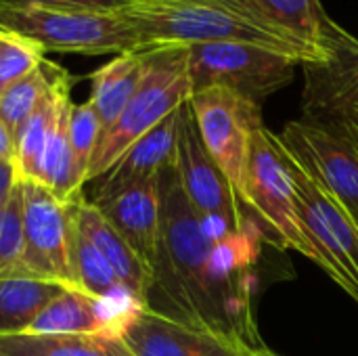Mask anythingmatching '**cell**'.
Masks as SVG:
<instances>
[{"mask_svg":"<svg viewBox=\"0 0 358 356\" xmlns=\"http://www.w3.org/2000/svg\"><path fill=\"white\" fill-rule=\"evenodd\" d=\"M159 193L162 233L149 292L157 304L149 308L245 350H264L252 308V269L264 231L235 233L206 222L189 204L176 166L159 174Z\"/></svg>","mask_w":358,"mask_h":356,"instance_id":"6da1fadb","label":"cell"},{"mask_svg":"<svg viewBox=\"0 0 358 356\" xmlns=\"http://www.w3.org/2000/svg\"><path fill=\"white\" fill-rule=\"evenodd\" d=\"M120 13L136 29L145 48L159 44L252 42L294 55L302 63L321 61L315 50L254 10L199 0H132Z\"/></svg>","mask_w":358,"mask_h":356,"instance_id":"7a4b0ae2","label":"cell"},{"mask_svg":"<svg viewBox=\"0 0 358 356\" xmlns=\"http://www.w3.org/2000/svg\"><path fill=\"white\" fill-rule=\"evenodd\" d=\"M189 46L159 44L145 48V69L136 92L120 120L99 141L88 168V180L103 176L149 130L191 99Z\"/></svg>","mask_w":358,"mask_h":356,"instance_id":"3957f363","label":"cell"},{"mask_svg":"<svg viewBox=\"0 0 358 356\" xmlns=\"http://www.w3.org/2000/svg\"><path fill=\"white\" fill-rule=\"evenodd\" d=\"M0 31L21 36L42 52L124 55L145 50L136 29L120 10L0 8Z\"/></svg>","mask_w":358,"mask_h":356,"instance_id":"277c9868","label":"cell"},{"mask_svg":"<svg viewBox=\"0 0 358 356\" xmlns=\"http://www.w3.org/2000/svg\"><path fill=\"white\" fill-rule=\"evenodd\" d=\"M239 197L243 206L262 222L264 233L273 235V243L296 250L313 262H319L317 250L300 220L298 197L285 151L277 134L266 126H260L252 134L250 157Z\"/></svg>","mask_w":358,"mask_h":356,"instance_id":"5b68a950","label":"cell"},{"mask_svg":"<svg viewBox=\"0 0 358 356\" xmlns=\"http://www.w3.org/2000/svg\"><path fill=\"white\" fill-rule=\"evenodd\" d=\"M298 67H302L298 57L252 42H201L189 46L193 92L224 86L256 105L285 88Z\"/></svg>","mask_w":358,"mask_h":356,"instance_id":"8992f818","label":"cell"},{"mask_svg":"<svg viewBox=\"0 0 358 356\" xmlns=\"http://www.w3.org/2000/svg\"><path fill=\"white\" fill-rule=\"evenodd\" d=\"M277 138L302 172L358 227V136L300 118L285 124Z\"/></svg>","mask_w":358,"mask_h":356,"instance_id":"52a82bcc","label":"cell"},{"mask_svg":"<svg viewBox=\"0 0 358 356\" xmlns=\"http://www.w3.org/2000/svg\"><path fill=\"white\" fill-rule=\"evenodd\" d=\"M176 174L189 204L206 222L235 233L258 229L250 214H245L243 206H239L241 197L235 187L206 149L189 101L180 107Z\"/></svg>","mask_w":358,"mask_h":356,"instance_id":"ba28073f","label":"cell"},{"mask_svg":"<svg viewBox=\"0 0 358 356\" xmlns=\"http://www.w3.org/2000/svg\"><path fill=\"white\" fill-rule=\"evenodd\" d=\"M285 157L298 197L302 227L319 256L317 264L358 304V227L287 153Z\"/></svg>","mask_w":358,"mask_h":356,"instance_id":"9c48e42d","label":"cell"},{"mask_svg":"<svg viewBox=\"0 0 358 356\" xmlns=\"http://www.w3.org/2000/svg\"><path fill=\"white\" fill-rule=\"evenodd\" d=\"M73 212L42 183L23 178V273L78 290L73 275Z\"/></svg>","mask_w":358,"mask_h":356,"instance_id":"30bf717a","label":"cell"},{"mask_svg":"<svg viewBox=\"0 0 358 356\" xmlns=\"http://www.w3.org/2000/svg\"><path fill=\"white\" fill-rule=\"evenodd\" d=\"M189 107L206 149L239 195L245 178L252 134L264 126L260 105L224 86H210L193 92Z\"/></svg>","mask_w":358,"mask_h":356,"instance_id":"8fae6325","label":"cell"},{"mask_svg":"<svg viewBox=\"0 0 358 356\" xmlns=\"http://www.w3.org/2000/svg\"><path fill=\"white\" fill-rule=\"evenodd\" d=\"M306 120L358 136V38L346 31L321 61L302 63Z\"/></svg>","mask_w":358,"mask_h":356,"instance_id":"7c38bea8","label":"cell"},{"mask_svg":"<svg viewBox=\"0 0 358 356\" xmlns=\"http://www.w3.org/2000/svg\"><path fill=\"white\" fill-rule=\"evenodd\" d=\"M120 340L132 356H254L212 332L191 327L155 313L149 306L134 308L124 327Z\"/></svg>","mask_w":358,"mask_h":356,"instance_id":"4fadbf2b","label":"cell"},{"mask_svg":"<svg viewBox=\"0 0 358 356\" xmlns=\"http://www.w3.org/2000/svg\"><path fill=\"white\" fill-rule=\"evenodd\" d=\"M94 206L153 273L162 233L159 176L130 185Z\"/></svg>","mask_w":358,"mask_h":356,"instance_id":"5bb4252c","label":"cell"},{"mask_svg":"<svg viewBox=\"0 0 358 356\" xmlns=\"http://www.w3.org/2000/svg\"><path fill=\"white\" fill-rule=\"evenodd\" d=\"M178 130H180V109H176L172 115L159 122L153 130L141 136L111 166V170L103 174V183L96 189L92 204L105 201L111 195L141 180L157 178L166 168L176 166Z\"/></svg>","mask_w":358,"mask_h":356,"instance_id":"9a60e30c","label":"cell"},{"mask_svg":"<svg viewBox=\"0 0 358 356\" xmlns=\"http://www.w3.org/2000/svg\"><path fill=\"white\" fill-rule=\"evenodd\" d=\"M71 210L78 227L86 233V237L109 262L124 292L141 306H147L151 281H153L151 269L134 254V250L109 225V220L99 212L94 204L80 199L78 204H71Z\"/></svg>","mask_w":358,"mask_h":356,"instance_id":"2e32d148","label":"cell"},{"mask_svg":"<svg viewBox=\"0 0 358 356\" xmlns=\"http://www.w3.org/2000/svg\"><path fill=\"white\" fill-rule=\"evenodd\" d=\"M260 17L277 25L285 34L300 40L325 59L331 46L346 34L319 0H245Z\"/></svg>","mask_w":358,"mask_h":356,"instance_id":"e0dca14e","label":"cell"},{"mask_svg":"<svg viewBox=\"0 0 358 356\" xmlns=\"http://www.w3.org/2000/svg\"><path fill=\"white\" fill-rule=\"evenodd\" d=\"M145 69V50L115 55L113 61L92 73L90 105L101 122V138L120 120L132 94L136 92Z\"/></svg>","mask_w":358,"mask_h":356,"instance_id":"ac0fdd59","label":"cell"},{"mask_svg":"<svg viewBox=\"0 0 358 356\" xmlns=\"http://www.w3.org/2000/svg\"><path fill=\"white\" fill-rule=\"evenodd\" d=\"M65 290L71 287L27 275L0 277V338L23 336L48 302Z\"/></svg>","mask_w":358,"mask_h":356,"instance_id":"d6986e66","label":"cell"},{"mask_svg":"<svg viewBox=\"0 0 358 356\" xmlns=\"http://www.w3.org/2000/svg\"><path fill=\"white\" fill-rule=\"evenodd\" d=\"M69 92V76L59 69L55 76L52 86L40 101V105L34 109V113L27 118V122L21 126L17 138H15V166L21 178H40V168L46 151V143L50 136V130L57 120V111L61 105V99Z\"/></svg>","mask_w":358,"mask_h":356,"instance_id":"ffe728a7","label":"cell"},{"mask_svg":"<svg viewBox=\"0 0 358 356\" xmlns=\"http://www.w3.org/2000/svg\"><path fill=\"white\" fill-rule=\"evenodd\" d=\"M8 356H132L115 334L82 336H10L0 338Z\"/></svg>","mask_w":358,"mask_h":356,"instance_id":"44dd1931","label":"cell"},{"mask_svg":"<svg viewBox=\"0 0 358 356\" xmlns=\"http://www.w3.org/2000/svg\"><path fill=\"white\" fill-rule=\"evenodd\" d=\"M73 222H76V218H73ZM71 258H73V275H76L78 290H82L84 294H88L96 300H113V298L128 296L124 292L120 279L115 277L113 269L109 266V262L94 248V243L86 237V233L78 227V222L73 227Z\"/></svg>","mask_w":358,"mask_h":356,"instance_id":"7402d4cb","label":"cell"},{"mask_svg":"<svg viewBox=\"0 0 358 356\" xmlns=\"http://www.w3.org/2000/svg\"><path fill=\"white\" fill-rule=\"evenodd\" d=\"M59 73V67L42 61L38 69H34L23 80L15 82L8 90L0 94V115L4 124L8 126L13 138H17L21 126L27 122V118L34 113V109L40 105L44 94L55 82V76Z\"/></svg>","mask_w":358,"mask_h":356,"instance_id":"603a6c76","label":"cell"},{"mask_svg":"<svg viewBox=\"0 0 358 356\" xmlns=\"http://www.w3.org/2000/svg\"><path fill=\"white\" fill-rule=\"evenodd\" d=\"M23 241V178H19L0 206V277L25 275Z\"/></svg>","mask_w":358,"mask_h":356,"instance_id":"cb8c5ba5","label":"cell"},{"mask_svg":"<svg viewBox=\"0 0 358 356\" xmlns=\"http://www.w3.org/2000/svg\"><path fill=\"white\" fill-rule=\"evenodd\" d=\"M101 141V122L90 105V101L73 105L69 111V143L73 153V168H76V180L82 189V185L88 180V168L92 162V155L96 151V145Z\"/></svg>","mask_w":358,"mask_h":356,"instance_id":"d4e9b609","label":"cell"},{"mask_svg":"<svg viewBox=\"0 0 358 356\" xmlns=\"http://www.w3.org/2000/svg\"><path fill=\"white\" fill-rule=\"evenodd\" d=\"M44 61L42 50L15 34L2 31L0 40V94L8 90L15 82L29 76L34 69H38Z\"/></svg>","mask_w":358,"mask_h":356,"instance_id":"484cf974","label":"cell"},{"mask_svg":"<svg viewBox=\"0 0 358 356\" xmlns=\"http://www.w3.org/2000/svg\"><path fill=\"white\" fill-rule=\"evenodd\" d=\"M132 0H0V8H63V10H96L115 13Z\"/></svg>","mask_w":358,"mask_h":356,"instance_id":"4316f807","label":"cell"},{"mask_svg":"<svg viewBox=\"0 0 358 356\" xmlns=\"http://www.w3.org/2000/svg\"><path fill=\"white\" fill-rule=\"evenodd\" d=\"M19 178L21 176L17 172V166L13 162H6V159L0 157V206L10 195V191H13V187L17 185Z\"/></svg>","mask_w":358,"mask_h":356,"instance_id":"83f0119b","label":"cell"},{"mask_svg":"<svg viewBox=\"0 0 358 356\" xmlns=\"http://www.w3.org/2000/svg\"><path fill=\"white\" fill-rule=\"evenodd\" d=\"M0 157L15 164V138L0 115Z\"/></svg>","mask_w":358,"mask_h":356,"instance_id":"f1b7e54d","label":"cell"},{"mask_svg":"<svg viewBox=\"0 0 358 356\" xmlns=\"http://www.w3.org/2000/svg\"><path fill=\"white\" fill-rule=\"evenodd\" d=\"M199 2H216V4H227V6H235L241 10H254L245 0H199ZM256 13V10H254Z\"/></svg>","mask_w":358,"mask_h":356,"instance_id":"f546056e","label":"cell"},{"mask_svg":"<svg viewBox=\"0 0 358 356\" xmlns=\"http://www.w3.org/2000/svg\"><path fill=\"white\" fill-rule=\"evenodd\" d=\"M254 356H279V355H275L273 350H268V348H264V350H260V353H256Z\"/></svg>","mask_w":358,"mask_h":356,"instance_id":"4dcf8cb0","label":"cell"},{"mask_svg":"<svg viewBox=\"0 0 358 356\" xmlns=\"http://www.w3.org/2000/svg\"><path fill=\"white\" fill-rule=\"evenodd\" d=\"M0 356H8V355H4V353H2V350H0Z\"/></svg>","mask_w":358,"mask_h":356,"instance_id":"1f68e13d","label":"cell"},{"mask_svg":"<svg viewBox=\"0 0 358 356\" xmlns=\"http://www.w3.org/2000/svg\"><path fill=\"white\" fill-rule=\"evenodd\" d=\"M0 40H2V31H0Z\"/></svg>","mask_w":358,"mask_h":356,"instance_id":"d6a6232c","label":"cell"}]
</instances>
